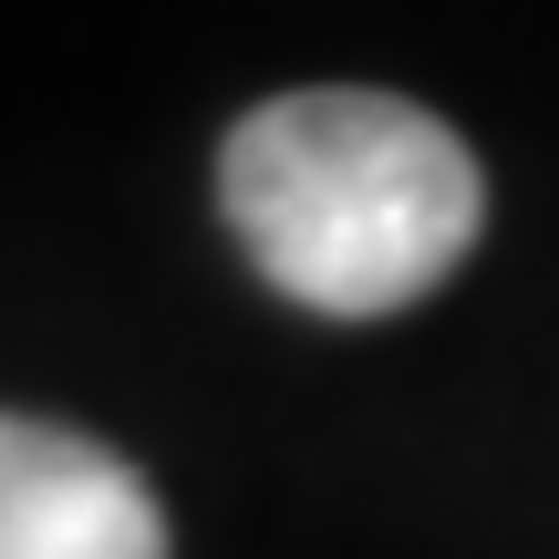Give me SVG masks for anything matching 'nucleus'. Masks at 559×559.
I'll return each mask as SVG.
<instances>
[{
    "mask_svg": "<svg viewBox=\"0 0 559 559\" xmlns=\"http://www.w3.org/2000/svg\"><path fill=\"white\" fill-rule=\"evenodd\" d=\"M218 198L249 270L321 321L425 300L487 228V177L445 115L362 83H311L228 124Z\"/></svg>",
    "mask_w": 559,
    "mask_h": 559,
    "instance_id": "obj_1",
    "label": "nucleus"
},
{
    "mask_svg": "<svg viewBox=\"0 0 559 559\" xmlns=\"http://www.w3.org/2000/svg\"><path fill=\"white\" fill-rule=\"evenodd\" d=\"M0 559H166V508L115 445L0 415Z\"/></svg>",
    "mask_w": 559,
    "mask_h": 559,
    "instance_id": "obj_2",
    "label": "nucleus"
}]
</instances>
